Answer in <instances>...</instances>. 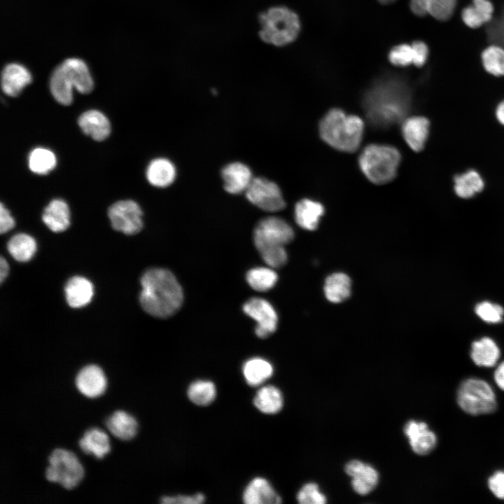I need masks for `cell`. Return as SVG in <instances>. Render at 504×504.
<instances>
[{"label": "cell", "mask_w": 504, "mask_h": 504, "mask_svg": "<svg viewBox=\"0 0 504 504\" xmlns=\"http://www.w3.org/2000/svg\"><path fill=\"white\" fill-rule=\"evenodd\" d=\"M253 404L262 413L274 414L283 407V395L274 386H262L257 391L253 398Z\"/></svg>", "instance_id": "f1b7e54d"}, {"label": "cell", "mask_w": 504, "mask_h": 504, "mask_svg": "<svg viewBox=\"0 0 504 504\" xmlns=\"http://www.w3.org/2000/svg\"><path fill=\"white\" fill-rule=\"evenodd\" d=\"M78 444L83 452L92 454L97 458H102L111 449L107 435L97 428L86 430Z\"/></svg>", "instance_id": "f546056e"}, {"label": "cell", "mask_w": 504, "mask_h": 504, "mask_svg": "<svg viewBox=\"0 0 504 504\" xmlns=\"http://www.w3.org/2000/svg\"><path fill=\"white\" fill-rule=\"evenodd\" d=\"M50 92L59 104L68 106L73 100L72 87L67 83L62 70L58 65L52 71L50 79Z\"/></svg>", "instance_id": "d590c367"}, {"label": "cell", "mask_w": 504, "mask_h": 504, "mask_svg": "<svg viewBox=\"0 0 504 504\" xmlns=\"http://www.w3.org/2000/svg\"><path fill=\"white\" fill-rule=\"evenodd\" d=\"M106 426L115 437L129 440L136 434L138 424L133 416L125 411L117 410L106 419Z\"/></svg>", "instance_id": "484cf974"}, {"label": "cell", "mask_w": 504, "mask_h": 504, "mask_svg": "<svg viewBox=\"0 0 504 504\" xmlns=\"http://www.w3.org/2000/svg\"><path fill=\"white\" fill-rule=\"evenodd\" d=\"M31 82L28 69L19 63L6 64L1 72V88L10 97H17L22 89Z\"/></svg>", "instance_id": "ac0fdd59"}, {"label": "cell", "mask_w": 504, "mask_h": 504, "mask_svg": "<svg viewBox=\"0 0 504 504\" xmlns=\"http://www.w3.org/2000/svg\"><path fill=\"white\" fill-rule=\"evenodd\" d=\"M430 122L426 117L415 115L404 119L402 133L405 141L414 151H421L429 135Z\"/></svg>", "instance_id": "e0dca14e"}, {"label": "cell", "mask_w": 504, "mask_h": 504, "mask_svg": "<svg viewBox=\"0 0 504 504\" xmlns=\"http://www.w3.org/2000/svg\"><path fill=\"white\" fill-rule=\"evenodd\" d=\"M146 174L147 180L152 186L165 188L174 181L176 170L174 164L169 160L158 158L149 163Z\"/></svg>", "instance_id": "d4e9b609"}, {"label": "cell", "mask_w": 504, "mask_h": 504, "mask_svg": "<svg viewBox=\"0 0 504 504\" xmlns=\"http://www.w3.org/2000/svg\"><path fill=\"white\" fill-rule=\"evenodd\" d=\"M243 311L256 321L255 332L258 337L264 339L275 332L278 316L273 306L267 300L261 298H251L244 304Z\"/></svg>", "instance_id": "8fae6325"}, {"label": "cell", "mask_w": 504, "mask_h": 504, "mask_svg": "<svg viewBox=\"0 0 504 504\" xmlns=\"http://www.w3.org/2000/svg\"><path fill=\"white\" fill-rule=\"evenodd\" d=\"M351 477V486L356 493L365 496L372 491L379 482V473L372 465L358 460H351L344 468Z\"/></svg>", "instance_id": "7c38bea8"}, {"label": "cell", "mask_w": 504, "mask_h": 504, "mask_svg": "<svg viewBox=\"0 0 504 504\" xmlns=\"http://www.w3.org/2000/svg\"><path fill=\"white\" fill-rule=\"evenodd\" d=\"M477 315L483 321L489 323H497L502 321L503 308L489 302H482L475 307Z\"/></svg>", "instance_id": "b9f144b4"}, {"label": "cell", "mask_w": 504, "mask_h": 504, "mask_svg": "<svg viewBox=\"0 0 504 504\" xmlns=\"http://www.w3.org/2000/svg\"><path fill=\"white\" fill-rule=\"evenodd\" d=\"M78 125L85 134L96 141L104 140L111 132L108 118L97 110H90L82 113L78 118Z\"/></svg>", "instance_id": "7402d4cb"}, {"label": "cell", "mask_w": 504, "mask_h": 504, "mask_svg": "<svg viewBox=\"0 0 504 504\" xmlns=\"http://www.w3.org/2000/svg\"><path fill=\"white\" fill-rule=\"evenodd\" d=\"M324 214L323 206L314 200L303 199L295 206L294 215L297 224L307 230H314Z\"/></svg>", "instance_id": "cb8c5ba5"}, {"label": "cell", "mask_w": 504, "mask_h": 504, "mask_svg": "<svg viewBox=\"0 0 504 504\" xmlns=\"http://www.w3.org/2000/svg\"><path fill=\"white\" fill-rule=\"evenodd\" d=\"M188 397L193 403L206 406L211 404L216 396L214 384L209 380H197L189 386L187 391Z\"/></svg>", "instance_id": "8d00e7d4"}, {"label": "cell", "mask_w": 504, "mask_h": 504, "mask_svg": "<svg viewBox=\"0 0 504 504\" xmlns=\"http://www.w3.org/2000/svg\"><path fill=\"white\" fill-rule=\"evenodd\" d=\"M29 169L37 174H46L56 166V158L50 150L36 148L31 151L28 158Z\"/></svg>", "instance_id": "74e56055"}, {"label": "cell", "mask_w": 504, "mask_h": 504, "mask_svg": "<svg viewBox=\"0 0 504 504\" xmlns=\"http://www.w3.org/2000/svg\"><path fill=\"white\" fill-rule=\"evenodd\" d=\"M9 271L8 264L6 260L1 256L0 258V282L2 283L6 278Z\"/></svg>", "instance_id": "681fc988"}, {"label": "cell", "mask_w": 504, "mask_h": 504, "mask_svg": "<svg viewBox=\"0 0 504 504\" xmlns=\"http://www.w3.org/2000/svg\"><path fill=\"white\" fill-rule=\"evenodd\" d=\"M243 501L246 504H278L281 497L270 483L265 478L258 477L253 479L245 488Z\"/></svg>", "instance_id": "d6986e66"}, {"label": "cell", "mask_w": 504, "mask_h": 504, "mask_svg": "<svg viewBox=\"0 0 504 504\" xmlns=\"http://www.w3.org/2000/svg\"><path fill=\"white\" fill-rule=\"evenodd\" d=\"M364 104L370 121L386 127L404 119L410 107V94L397 80H385L368 91Z\"/></svg>", "instance_id": "7a4b0ae2"}, {"label": "cell", "mask_w": 504, "mask_h": 504, "mask_svg": "<svg viewBox=\"0 0 504 504\" xmlns=\"http://www.w3.org/2000/svg\"><path fill=\"white\" fill-rule=\"evenodd\" d=\"M15 226V220L2 203L0 204V232L4 234Z\"/></svg>", "instance_id": "7dc6e473"}, {"label": "cell", "mask_w": 504, "mask_h": 504, "mask_svg": "<svg viewBox=\"0 0 504 504\" xmlns=\"http://www.w3.org/2000/svg\"><path fill=\"white\" fill-rule=\"evenodd\" d=\"M493 377L497 386L504 391V361L500 363L496 369Z\"/></svg>", "instance_id": "c3c4849f"}, {"label": "cell", "mask_w": 504, "mask_h": 504, "mask_svg": "<svg viewBox=\"0 0 504 504\" xmlns=\"http://www.w3.org/2000/svg\"><path fill=\"white\" fill-rule=\"evenodd\" d=\"M272 267H257L251 269L246 274V281L251 288L256 291L265 292L276 284L278 276Z\"/></svg>", "instance_id": "e575fe53"}, {"label": "cell", "mask_w": 504, "mask_h": 504, "mask_svg": "<svg viewBox=\"0 0 504 504\" xmlns=\"http://www.w3.org/2000/svg\"><path fill=\"white\" fill-rule=\"evenodd\" d=\"M42 220L54 232L66 230L70 225V212L67 204L59 199L50 201L43 210Z\"/></svg>", "instance_id": "603a6c76"}, {"label": "cell", "mask_w": 504, "mask_h": 504, "mask_svg": "<svg viewBox=\"0 0 504 504\" xmlns=\"http://www.w3.org/2000/svg\"><path fill=\"white\" fill-rule=\"evenodd\" d=\"M488 486L497 498L504 500V470L493 473L488 479Z\"/></svg>", "instance_id": "f6af8a7d"}, {"label": "cell", "mask_w": 504, "mask_h": 504, "mask_svg": "<svg viewBox=\"0 0 504 504\" xmlns=\"http://www.w3.org/2000/svg\"><path fill=\"white\" fill-rule=\"evenodd\" d=\"M364 130L363 120L333 108L321 119L319 132L322 139L332 148L344 152H354L359 147Z\"/></svg>", "instance_id": "3957f363"}, {"label": "cell", "mask_w": 504, "mask_h": 504, "mask_svg": "<svg viewBox=\"0 0 504 504\" xmlns=\"http://www.w3.org/2000/svg\"><path fill=\"white\" fill-rule=\"evenodd\" d=\"M205 500L203 493H198L192 496L178 495L163 496L161 503L164 504H200Z\"/></svg>", "instance_id": "ee69618b"}, {"label": "cell", "mask_w": 504, "mask_h": 504, "mask_svg": "<svg viewBox=\"0 0 504 504\" xmlns=\"http://www.w3.org/2000/svg\"><path fill=\"white\" fill-rule=\"evenodd\" d=\"M7 249L15 260L27 262L32 258L36 251V243L31 236L19 233L9 239Z\"/></svg>", "instance_id": "836d02e7"}, {"label": "cell", "mask_w": 504, "mask_h": 504, "mask_svg": "<svg viewBox=\"0 0 504 504\" xmlns=\"http://www.w3.org/2000/svg\"><path fill=\"white\" fill-rule=\"evenodd\" d=\"M470 356L475 365L490 368L497 363L500 350L493 340L483 337L472 344Z\"/></svg>", "instance_id": "83f0119b"}, {"label": "cell", "mask_w": 504, "mask_h": 504, "mask_svg": "<svg viewBox=\"0 0 504 504\" xmlns=\"http://www.w3.org/2000/svg\"><path fill=\"white\" fill-rule=\"evenodd\" d=\"M294 237L293 228L281 218L269 216L261 219L253 231L254 244L258 251L271 246H284Z\"/></svg>", "instance_id": "ba28073f"}, {"label": "cell", "mask_w": 504, "mask_h": 504, "mask_svg": "<svg viewBox=\"0 0 504 504\" xmlns=\"http://www.w3.org/2000/svg\"><path fill=\"white\" fill-rule=\"evenodd\" d=\"M142 215L139 205L132 200L116 202L108 210L113 228L128 235L135 234L141 230Z\"/></svg>", "instance_id": "30bf717a"}, {"label": "cell", "mask_w": 504, "mask_h": 504, "mask_svg": "<svg viewBox=\"0 0 504 504\" xmlns=\"http://www.w3.org/2000/svg\"><path fill=\"white\" fill-rule=\"evenodd\" d=\"M265 262L272 268H279L287 262L284 246H271L258 251Z\"/></svg>", "instance_id": "60d3db41"}, {"label": "cell", "mask_w": 504, "mask_h": 504, "mask_svg": "<svg viewBox=\"0 0 504 504\" xmlns=\"http://www.w3.org/2000/svg\"><path fill=\"white\" fill-rule=\"evenodd\" d=\"M496 118L497 120L504 125V100L500 102L496 108Z\"/></svg>", "instance_id": "f907efd6"}, {"label": "cell", "mask_w": 504, "mask_h": 504, "mask_svg": "<svg viewBox=\"0 0 504 504\" xmlns=\"http://www.w3.org/2000/svg\"><path fill=\"white\" fill-rule=\"evenodd\" d=\"M388 59L397 66H407L413 64L412 45L403 43L394 46L389 52Z\"/></svg>", "instance_id": "7bdbcfd3"}, {"label": "cell", "mask_w": 504, "mask_h": 504, "mask_svg": "<svg viewBox=\"0 0 504 504\" xmlns=\"http://www.w3.org/2000/svg\"><path fill=\"white\" fill-rule=\"evenodd\" d=\"M404 433L412 449L418 455H427L436 447L437 436L426 422L409 421L405 426Z\"/></svg>", "instance_id": "4fadbf2b"}, {"label": "cell", "mask_w": 504, "mask_h": 504, "mask_svg": "<svg viewBox=\"0 0 504 504\" xmlns=\"http://www.w3.org/2000/svg\"><path fill=\"white\" fill-rule=\"evenodd\" d=\"M413 50V64L421 67L426 63L428 57V48L421 41H414L412 44Z\"/></svg>", "instance_id": "bcb514c9"}, {"label": "cell", "mask_w": 504, "mask_h": 504, "mask_svg": "<svg viewBox=\"0 0 504 504\" xmlns=\"http://www.w3.org/2000/svg\"><path fill=\"white\" fill-rule=\"evenodd\" d=\"M221 176L225 191L233 195L245 192L253 179L250 168L239 162L225 166Z\"/></svg>", "instance_id": "2e32d148"}, {"label": "cell", "mask_w": 504, "mask_h": 504, "mask_svg": "<svg viewBox=\"0 0 504 504\" xmlns=\"http://www.w3.org/2000/svg\"><path fill=\"white\" fill-rule=\"evenodd\" d=\"M457 0H410V9L417 16L429 15L435 19L445 21L455 10Z\"/></svg>", "instance_id": "ffe728a7"}, {"label": "cell", "mask_w": 504, "mask_h": 504, "mask_svg": "<svg viewBox=\"0 0 504 504\" xmlns=\"http://www.w3.org/2000/svg\"><path fill=\"white\" fill-rule=\"evenodd\" d=\"M456 401L464 412L472 416L491 414L498 407L491 386L479 378H468L460 384Z\"/></svg>", "instance_id": "8992f818"}, {"label": "cell", "mask_w": 504, "mask_h": 504, "mask_svg": "<svg viewBox=\"0 0 504 504\" xmlns=\"http://www.w3.org/2000/svg\"><path fill=\"white\" fill-rule=\"evenodd\" d=\"M66 302L73 308L83 307L91 301L94 295L92 284L88 279L74 276L70 278L64 287Z\"/></svg>", "instance_id": "44dd1931"}, {"label": "cell", "mask_w": 504, "mask_h": 504, "mask_svg": "<svg viewBox=\"0 0 504 504\" xmlns=\"http://www.w3.org/2000/svg\"><path fill=\"white\" fill-rule=\"evenodd\" d=\"M46 478L57 482L66 489L75 487L82 479L84 470L76 456L68 450L57 448L48 457Z\"/></svg>", "instance_id": "52a82bcc"}, {"label": "cell", "mask_w": 504, "mask_h": 504, "mask_svg": "<svg viewBox=\"0 0 504 504\" xmlns=\"http://www.w3.org/2000/svg\"><path fill=\"white\" fill-rule=\"evenodd\" d=\"M400 158L398 150L393 146L370 144L360 153L359 165L371 182L384 184L395 178Z\"/></svg>", "instance_id": "5b68a950"}, {"label": "cell", "mask_w": 504, "mask_h": 504, "mask_svg": "<svg viewBox=\"0 0 504 504\" xmlns=\"http://www.w3.org/2000/svg\"><path fill=\"white\" fill-rule=\"evenodd\" d=\"M242 372L248 385L258 386L273 374L274 369L267 360L262 358H252L244 363Z\"/></svg>", "instance_id": "4dcf8cb0"}, {"label": "cell", "mask_w": 504, "mask_h": 504, "mask_svg": "<svg viewBox=\"0 0 504 504\" xmlns=\"http://www.w3.org/2000/svg\"><path fill=\"white\" fill-rule=\"evenodd\" d=\"M493 13V6L489 0H472V5L465 7L461 13V18L470 28H478L489 22Z\"/></svg>", "instance_id": "4316f807"}, {"label": "cell", "mask_w": 504, "mask_h": 504, "mask_svg": "<svg viewBox=\"0 0 504 504\" xmlns=\"http://www.w3.org/2000/svg\"><path fill=\"white\" fill-rule=\"evenodd\" d=\"M324 293L330 302H341L350 295L351 279L344 273L332 274L326 280Z\"/></svg>", "instance_id": "d6a6232c"}, {"label": "cell", "mask_w": 504, "mask_h": 504, "mask_svg": "<svg viewBox=\"0 0 504 504\" xmlns=\"http://www.w3.org/2000/svg\"><path fill=\"white\" fill-rule=\"evenodd\" d=\"M297 500L301 504H324L327 501L318 484L314 482L307 483L300 489L297 494Z\"/></svg>", "instance_id": "ab89813d"}, {"label": "cell", "mask_w": 504, "mask_h": 504, "mask_svg": "<svg viewBox=\"0 0 504 504\" xmlns=\"http://www.w3.org/2000/svg\"><path fill=\"white\" fill-rule=\"evenodd\" d=\"M377 1L382 4H391L394 1H396V0H377Z\"/></svg>", "instance_id": "816d5d0a"}, {"label": "cell", "mask_w": 504, "mask_h": 504, "mask_svg": "<svg viewBox=\"0 0 504 504\" xmlns=\"http://www.w3.org/2000/svg\"><path fill=\"white\" fill-rule=\"evenodd\" d=\"M245 194L251 204L262 210L274 212L285 207V201L279 187L265 178H253Z\"/></svg>", "instance_id": "9c48e42d"}, {"label": "cell", "mask_w": 504, "mask_h": 504, "mask_svg": "<svg viewBox=\"0 0 504 504\" xmlns=\"http://www.w3.org/2000/svg\"><path fill=\"white\" fill-rule=\"evenodd\" d=\"M454 190L461 198H470L481 192L484 186L481 175L475 170H468L457 175L454 179Z\"/></svg>", "instance_id": "1f68e13d"}, {"label": "cell", "mask_w": 504, "mask_h": 504, "mask_svg": "<svg viewBox=\"0 0 504 504\" xmlns=\"http://www.w3.org/2000/svg\"><path fill=\"white\" fill-rule=\"evenodd\" d=\"M259 36L265 43L284 46L298 37L301 25L298 15L285 6H275L259 15Z\"/></svg>", "instance_id": "277c9868"}, {"label": "cell", "mask_w": 504, "mask_h": 504, "mask_svg": "<svg viewBox=\"0 0 504 504\" xmlns=\"http://www.w3.org/2000/svg\"><path fill=\"white\" fill-rule=\"evenodd\" d=\"M140 304L148 314L167 318L174 314L183 301L182 288L168 270L153 267L147 270L141 278Z\"/></svg>", "instance_id": "6da1fadb"}, {"label": "cell", "mask_w": 504, "mask_h": 504, "mask_svg": "<svg viewBox=\"0 0 504 504\" xmlns=\"http://www.w3.org/2000/svg\"><path fill=\"white\" fill-rule=\"evenodd\" d=\"M75 384L83 395L88 398H95L104 392L106 379L102 370L92 364L80 370L76 377Z\"/></svg>", "instance_id": "9a60e30c"}, {"label": "cell", "mask_w": 504, "mask_h": 504, "mask_svg": "<svg viewBox=\"0 0 504 504\" xmlns=\"http://www.w3.org/2000/svg\"><path fill=\"white\" fill-rule=\"evenodd\" d=\"M70 86L82 94L90 93L94 86L92 78L85 62L79 58H68L59 64Z\"/></svg>", "instance_id": "5bb4252c"}, {"label": "cell", "mask_w": 504, "mask_h": 504, "mask_svg": "<svg viewBox=\"0 0 504 504\" xmlns=\"http://www.w3.org/2000/svg\"><path fill=\"white\" fill-rule=\"evenodd\" d=\"M482 62L484 69L495 76H504V49L492 45L482 53Z\"/></svg>", "instance_id": "f35d334b"}]
</instances>
